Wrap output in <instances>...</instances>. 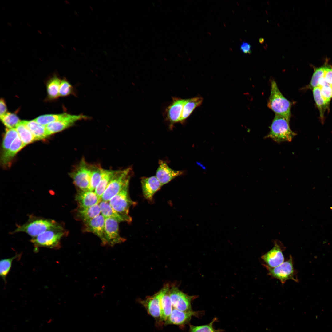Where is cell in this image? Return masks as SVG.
Segmentation results:
<instances>
[{"instance_id": "obj_31", "label": "cell", "mask_w": 332, "mask_h": 332, "mask_svg": "<svg viewBox=\"0 0 332 332\" xmlns=\"http://www.w3.org/2000/svg\"><path fill=\"white\" fill-rule=\"evenodd\" d=\"M18 134L15 128H6L3 139L1 155L4 154L10 147Z\"/></svg>"}, {"instance_id": "obj_8", "label": "cell", "mask_w": 332, "mask_h": 332, "mask_svg": "<svg viewBox=\"0 0 332 332\" xmlns=\"http://www.w3.org/2000/svg\"><path fill=\"white\" fill-rule=\"evenodd\" d=\"M128 188V184L109 201L110 206L117 211L126 216H129L130 208L135 204L130 197Z\"/></svg>"}, {"instance_id": "obj_10", "label": "cell", "mask_w": 332, "mask_h": 332, "mask_svg": "<svg viewBox=\"0 0 332 332\" xmlns=\"http://www.w3.org/2000/svg\"><path fill=\"white\" fill-rule=\"evenodd\" d=\"M88 118V117L82 114L72 115L67 113L61 120L50 123L45 127L49 136L72 126L78 121Z\"/></svg>"}, {"instance_id": "obj_23", "label": "cell", "mask_w": 332, "mask_h": 332, "mask_svg": "<svg viewBox=\"0 0 332 332\" xmlns=\"http://www.w3.org/2000/svg\"><path fill=\"white\" fill-rule=\"evenodd\" d=\"M74 214L76 218L84 223L100 215L101 211L99 204H98L87 208L77 207Z\"/></svg>"}, {"instance_id": "obj_7", "label": "cell", "mask_w": 332, "mask_h": 332, "mask_svg": "<svg viewBox=\"0 0 332 332\" xmlns=\"http://www.w3.org/2000/svg\"><path fill=\"white\" fill-rule=\"evenodd\" d=\"M264 266L267 270L269 275L279 280L283 284L288 280L298 281L297 278L295 277L296 271L293 267L292 258L291 255L288 260L276 267L270 268Z\"/></svg>"}, {"instance_id": "obj_36", "label": "cell", "mask_w": 332, "mask_h": 332, "mask_svg": "<svg viewBox=\"0 0 332 332\" xmlns=\"http://www.w3.org/2000/svg\"><path fill=\"white\" fill-rule=\"evenodd\" d=\"M318 87L323 98L326 102L330 103L332 98V86L327 83L323 77L320 81Z\"/></svg>"}, {"instance_id": "obj_33", "label": "cell", "mask_w": 332, "mask_h": 332, "mask_svg": "<svg viewBox=\"0 0 332 332\" xmlns=\"http://www.w3.org/2000/svg\"><path fill=\"white\" fill-rule=\"evenodd\" d=\"M21 254H18L11 258L2 259L0 262V275L5 283L6 278L9 273L12 262L15 259L20 258Z\"/></svg>"}, {"instance_id": "obj_3", "label": "cell", "mask_w": 332, "mask_h": 332, "mask_svg": "<svg viewBox=\"0 0 332 332\" xmlns=\"http://www.w3.org/2000/svg\"><path fill=\"white\" fill-rule=\"evenodd\" d=\"M267 106L276 114L290 119L291 103L283 95L274 80L271 81V93Z\"/></svg>"}, {"instance_id": "obj_34", "label": "cell", "mask_w": 332, "mask_h": 332, "mask_svg": "<svg viewBox=\"0 0 332 332\" xmlns=\"http://www.w3.org/2000/svg\"><path fill=\"white\" fill-rule=\"evenodd\" d=\"M67 113H63L58 114H48L41 115L34 120L38 123L44 126L58 121L66 114Z\"/></svg>"}, {"instance_id": "obj_2", "label": "cell", "mask_w": 332, "mask_h": 332, "mask_svg": "<svg viewBox=\"0 0 332 332\" xmlns=\"http://www.w3.org/2000/svg\"><path fill=\"white\" fill-rule=\"evenodd\" d=\"M290 121L284 117L275 114L270 127V131L265 137L270 138L277 143L290 142L296 134L290 128Z\"/></svg>"}, {"instance_id": "obj_35", "label": "cell", "mask_w": 332, "mask_h": 332, "mask_svg": "<svg viewBox=\"0 0 332 332\" xmlns=\"http://www.w3.org/2000/svg\"><path fill=\"white\" fill-rule=\"evenodd\" d=\"M0 119L4 125L7 128H15L17 125L21 121L16 114L8 112L0 117Z\"/></svg>"}, {"instance_id": "obj_17", "label": "cell", "mask_w": 332, "mask_h": 332, "mask_svg": "<svg viewBox=\"0 0 332 332\" xmlns=\"http://www.w3.org/2000/svg\"><path fill=\"white\" fill-rule=\"evenodd\" d=\"M162 293V288L154 295L141 302V303L145 307L148 313L156 319L159 318L160 319V301Z\"/></svg>"}, {"instance_id": "obj_38", "label": "cell", "mask_w": 332, "mask_h": 332, "mask_svg": "<svg viewBox=\"0 0 332 332\" xmlns=\"http://www.w3.org/2000/svg\"><path fill=\"white\" fill-rule=\"evenodd\" d=\"M212 323L213 322L208 325L191 326L189 332H216L213 328Z\"/></svg>"}, {"instance_id": "obj_40", "label": "cell", "mask_w": 332, "mask_h": 332, "mask_svg": "<svg viewBox=\"0 0 332 332\" xmlns=\"http://www.w3.org/2000/svg\"><path fill=\"white\" fill-rule=\"evenodd\" d=\"M240 50L244 54H250L252 52L251 46L248 43L243 42L240 47Z\"/></svg>"}, {"instance_id": "obj_11", "label": "cell", "mask_w": 332, "mask_h": 332, "mask_svg": "<svg viewBox=\"0 0 332 332\" xmlns=\"http://www.w3.org/2000/svg\"><path fill=\"white\" fill-rule=\"evenodd\" d=\"M169 295L172 306L174 308L184 312L192 311L191 306L192 297L186 294L175 287L169 289Z\"/></svg>"}, {"instance_id": "obj_1", "label": "cell", "mask_w": 332, "mask_h": 332, "mask_svg": "<svg viewBox=\"0 0 332 332\" xmlns=\"http://www.w3.org/2000/svg\"><path fill=\"white\" fill-rule=\"evenodd\" d=\"M62 227L61 224L53 220L31 215L25 223L18 225L12 233L23 232L32 238L48 230Z\"/></svg>"}, {"instance_id": "obj_24", "label": "cell", "mask_w": 332, "mask_h": 332, "mask_svg": "<svg viewBox=\"0 0 332 332\" xmlns=\"http://www.w3.org/2000/svg\"><path fill=\"white\" fill-rule=\"evenodd\" d=\"M34 136L35 141L46 138L49 136L45 126L38 123L34 119L30 121H23Z\"/></svg>"}, {"instance_id": "obj_18", "label": "cell", "mask_w": 332, "mask_h": 332, "mask_svg": "<svg viewBox=\"0 0 332 332\" xmlns=\"http://www.w3.org/2000/svg\"><path fill=\"white\" fill-rule=\"evenodd\" d=\"M78 207L81 208L91 207L99 204L101 200L94 191L79 190L75 196Z\"/></svg>"}, {"instance_id": "obj_27", "label": "cell", "mask_w": 332, "mask_h": 332, "mask_svg": "<svg viewBox=\"0 0 332 332\" xmlns=\"http://www.w3.org/2000/svg\"><path fill=\"white\" fill-rule=\"evenodd\" d=\"M203 101L200 97H196L186 99L182 112L180 121L182 122L187 119L195 108L200 105Z\"/></svg>"}, {"instance_id": "obj_30", "label": "cell", "mask_w": 332, "mask_h": 332, "mask_svg": "<svg viewBox=\"0 0 332 332\" xmlns=\"http://www.w3.org/2000/svg\"><path fill=\"white\" fill-rule=\"evenodd\" d=\"M103 170L100 164H91L89 190L94 191L101 179Z\"/></svg>"}, {"instance_id": "obj_22", "label": "cell", "mask_w": 332, "mask_h": 332, "mask_svg": "<svg viewBox=\"0 0 332 332\" xmlns=\"http://www.w3.org/2000/svg\"><path fill=\"white\" fill-rule=\"evenodd\" d=\"M168 285H165L162 288L163 293L160 298V320L165 321L171 314L172 308V301L169 295Z\"/></svg>"}, {"instance_id": "obj_28", "label": "cell", "mask_w": 332, "mask_h": 332, "mask_svg": "<svg viewBox=\"0 0 332 332\" xmlns=\"http://www.w3.org/2000/svg\"><path fill=\"white\" fill-rule=\"evenodd\" d=\"M15 128L24 147L35 141L33 135L23 121H20L16 126Z\"/></svg>"}, {"instance_id": "obj_16", "label": "cell", "mask_w": 332, "mask_h": 332, "mask_svg": "<svg viewBox=\"0 0 332 332\" xmlns=\"http://www.w3.org/2000/svg\"><path fill=\"white\" fill-rule=\"evenodd\" d=\"M141 183L143 196L149 201L152 200L154 194L162 186L156 176L143 177Z\"/></svg>"}, {"instance_id": "obj_39", "label": "cell", "mask_w": 332, "mask_h": 332, "mask_svg": "<svg viewBox=\"0 0 332 332\" xmlns=\"http://www.w3.org/2000/svg\"><path fill=\"white\" fill-rule=\"evenodd\" d=\"M324 78L326 81L332 86V66L327 64Z\"/></svg>"}, {"instance_id": "obj_41", "label": "cell", "mask_w": 332, "mask_h": 332, "mask_svg": "<svg viewBox=\"0 0 332 332\" xmlns=\"http://www.w3.org/2000/svg\"><path fill=\"white\" fill-rule=\"evenodd\" d=\"M7 107L4 99L1 98L0 100V117L5 115L7 112Z\"/></svg>"}, {"instance_id": "obj_26", "label": "cell", "mask_w": 332, "mask_h": 332, "mask_svg": "<svg viewBox=\"0 0 332 332\" xmlns=\"http://www.w3.org/2000/svg\"><path fill=\"white\" fill-rule=\"evenodd\" d=\"M116 171V170L104 169L101 179L94 190L95 192L101 199Z\"/></svg>"}, {"instance_id": "obj_6", "label": "cell", "mask_w": 332, "mask_h": 332, "mask_svg": "<svg viewBox=\"0 0 332 332\" xmlns=\"http://www.w3.org/2000/svg\"><path fill=\"white\" fill-rule=\"evenodd\" d=\"M91 164H89L82 158L69 173L74 184L79 190H89Z\"/></svg>"}, {"instance_id": "obj_12", "label": "cell", "mask_w": 332, "mask_h": 332, "mask_svg": "<svg viewBox=\"0 0 332 332\" xmlns=\"http://www.w3.org/2000/svg\"><path fill=\"white\" fill-rule=\"evenodd\" d=\"M105 218L101 214L84 223L83 230L91 232L97 236L103 245L107 244L105 231Z\"/></svg>"}, {"instance_id": "obj_21", "label": "cell", "mask_w": 332, "mask_h": 332, "mask_svg": "<svg viewBox=\"0 0 332 332\" xmlns=\"http://www.w3.org/2000/svg\"><path fill=\"white\" fill-rule=\"evenodd\" d=\"M195 314L192 311L184 312L173 308L171 314L164 322V324H184L188 322Z\"/></svg>"}, {"instance_id": "obj_29", "label": "cell", "mask_w": 332, "mask_h": 332, "mask_svg": "<svg viewBox=\"0 0 332 332\" xmlns=\"http://www.w3.org/2000/svg\"><path fill=\"white\" fill-rule=\"evenodd\" d=\"M313 93L314 100L319 111L322 122L323 123L324 120V113L326 111L329 109V103L326 102L322 97L319 87L314 88Z\"/></svg>"}, {"instance_id": "obj_25", "label": "cell", "mask_w": 332, "mask_h": 332, "mask_svg": "<svg viewBox=\"0 0 332 332\" xmlns=\"http://www.w3.org/2000/svg\"><path fill=\"white\" fill-rule=\"evenodd\" d=\"M61 80L54 74L47 81L46 87L47 100L53 101L59 97V90Z\"/></svg>"}, {"instance_id": "obj_14", "label": "cell", "mask_w": 332, "mask_h": 332, "mask_svg": "<svg viewBox=\"0 0 332 332\" xmlns=\"http://www.w3.org/2000/svg\"><path fill=\"white\" fill-rule=\"evenodd\" d=\"M186 99L174 97L172 101L167 108L165 116L171 124L180 121L183 108Z\"/></svg>"}, {"instance_id": "obj_42", "label": "cell", "mask_w": 332, "mask_h": 332, "mask_svg": "<svg viewBox=\"0 0 332 332\" xmlns=\"http://www.w3.org/2000/svg\"><path fill=\"white\" fill-rule=\"evenodd\" d=\"M259 42H260L261 43H262V42H264V39H263V38H260V39H259Z\"/></svg>"}, {"instance_id": "obj_37", "label": "cell", "mask_w": 332, "mask_h": 332, "mask_svg": "<svg viewBox=\"0 0 332 332\" xmlns=\"http://www.w3.org/2000/svg\"><path fill=\"white\" fill-rule=\"evenodd\" d=\"M73 93V89L71 84L65 79L62 80L59 90V96H67Z\"/></svg>"}, {"instance_id": "obj_19", "label": "cell", "mask_w": 332, "mask_h": 332, "mask_svg": "<svg viewBox=\"0 0 332 332\" xmlns=\"http://www.w3.org/2000/svg\"><path fill=\"white\" fill-rule=\"evenodd\" d=\"M101 214L105 218H110L118 222H130L132 220L131 217L122 215L115 210L110 205L109 202L101 200L99 203Z\"/></svg>"}, {"instance_id": "obj_9", "label": "cell", "mask_w": 332, "mask_h": 332, "mask_svg": "<svg viewBox=\"0 0 332 332\" xmlns=\"http://www.w3.org/2000/svg\"><path fill=\"white\" fill-rule=\"evenodd\" d=\"M273 242V247L261 257L265 263L263 265L270 268L279 266L284 262V260L283 252L286 247L279 240H275Z\"/></svg>"}, {"instance_id": "obj_5", "label": "cell", "mask_w": 332, "mask_h": 332, "mask_svg": "<svg viewBox=\"0 0 332 332\" xmlns=\"http://www.w3.org/2000/svg\"><path fill=\"white\" fill-rule=\"evenodd\" d=\"M131 172L130 167L116 170L102 196L101 200L109 202L129 184Z\"/></svg>"}, {"instance_id": "obj_4", "label": "cell", "mask_w": 332, "mask_h": 332, "mask_svg": "<svg viewBox=\"0 0 332 332\" xmlns=\"http://www.w3.org/2000/svg\"><path fill=\"white\" fill-rule=\"evenodd\" d=\"M66 234L64 227L46 231L30 240L35 251L39 247L57 249L61 247V240Z\"/></svg>"}, {"instance_id": "obj_13", "label": "cell", "mask_w": 332, "mask_h": 332, "mask_svg": "<svg viewBox=\"0 0 332 332\" xmlns=\"http://www.w3.org/2000/svg\"><path fill=\"white\" fill-rule=\"evenodd\" d=\"M119 223L110 218H105V231L107 244L111 246L121 243L125 239L120 235Z\"/></svg>"}, {"instance_id": "obj_20", "label": "cell", "mask_w": 332, "mask_h": 332, "mask_svg": "<svg viewBox=\"0 0 332 332\" xmlns=\"http://www.w3.org/2000/svg\"><path fill=\"white\" fill-rule=\"evenodd\" d=\"M24 147L18 135L7 151L4 154L1 155V163L3 167L4 168L10 167L15 156Z\"/></svg>"}, {"instance_id": "obj_15", "label": "cell", "mask_w": 332, "mask_h": 332, "mask_svg": "<svg viewBox=\"0 0 332 332\" xmlns=\"http://www.w3.org/2000/svg\"><path fill=\"white\" fill-rule=\"evenodd\" d=\"M159 166L156 176L163 186L175 177L182 174V171L175 170L171 168L165 161L159 160Z\"/></svg>"}, {"instance_id": "obj_32", "label": "cell", "mask_w": 332, "mask_h": 332, "mask_svg": "<svg viewBox=\"0 0 332 332\" xmlns=\"http://www.w3.org/2000/svg\"><path fill=\"white\" fill-rule=\"evenodd\" d=\"M328 61L327 59H326L323 65L318 68L314 67V72L308 86L310 88L313 89L319 86L320 80L324 77Z\"/></svg>"}]
</instances>
